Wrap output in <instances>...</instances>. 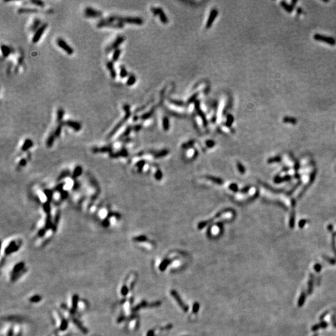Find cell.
Listing matches in <instances>:
<instances>
[{
  "mask_svg": "<svg viewBox=\"0 0 336 336\" xmlns=\"http://www.w3.org/2000/svg\"><path fill=\"white\" fill-rule=\"evenodd\" d=\"M123 109L125 113L124 117L120 120L119 122L117 123V125L114 127V128L113 129L112 131L110 132V133L108 135V137L110 138L113 136L117 132L118 130L123 126V125L126 122L127 120H128V118H130V116H131V110H130V105H128V104H125V105L123 106Z\"/></svg>",
  "mask_w": 336,
  "mask_h": 336,
  "instance_id": "cell-1",
  "label": "cell"
},
{
  "mask_svg": "<svg viewBox=\"0 0 336 336\" xmlns=\"http://www.w3.org/2000/svg\"><path fill=\"white\" fill-rule=\"evenodd\" d=\"M53 315L57 328L61 332L65 331L68 327L67 320L56 311H54Z\"/></svg>",
  "mask_w": 336,
  "mask_h": 336,
  "instance_id": "cell-2",
  "label": "cell"
},
{
  "mask_svg": "<svg viewBox=\"0 0 336 336\" xmlns=\"http://www.w3.org/2000/svg\"><path fill=\"white\" fill-rule=\"evenodd\" d=\"M24 270L25 269H24L23 263H18L16 264L12 269L11 274H10V280L12 282L16 281L24 275L23 273Z\"/></svg>",
  "mask_w": 336,
  "mask_h": 336,
  "instance_id": "cell-3",
  "label": "cell"
},
{
  "mask_svg": "<svg viewBox=\"0 0 336 336\" xmlns=\"http://www.w3.org/2000/svg\"><path fill=\"white\" fill-rule=\"evenodd\" d=\"M116 21L122 23H129L141 25L143 23V20L139 17H121L116 16Z\"/></svg>",
  "mask_w": 336,
  "mask_h": 336,
  "instance_id": "cell-4",
  "label": "cell"
},
{
  "mask_svg": "<svg viewBox=\"0 0 336 336\" xmlns=\"http://www.w3.org/2000/svg\"><path fill=\"white\" fill-rule=\"evenodd\" d=\"M125 41V36H121V35L118 36L117 37H116V39H115V41L113 42L110 45H109L107 48H106V50H105L106 53H109L112 51V50L117 49H118V47L122 44Z\"/></svg>",
  "mask_w": 336,
  "mask_h": 336,
  "instance_id": "cell-5",
  "label": "cell"
},
{
  "mask_svg": "<svg viewBox=\"0 0 336 336\" xmlns=\"http://www.w3.org/2000/svg\"><path fill=\"white\" fill-rule=\"evenodd\" d=\"M84 15L88 18H98L102 16V12L92 7H87L84 10Z\"/></svg>",
  "mask_w": 336,
  "mask_h": 336,
  "instance_id": "cell-6",
  "label": "cell"
},
{
  "mask_svg": "<svg viewBox=\"0 0 336 336\" xmlns=\"http://www.w3.org/2000/svg\"><path fill=\"white\" fill-rule=\"evenodd\" d=\"M57 44L59 48H61L64 52H65L68 55H72L74 53V50L70 46L67 44V42L62 38H58L57 39Z\"/></svg>",
  "mask_w": 336,
  "mask_h": 336,
  "instance_id": "cell-7",
  "label": "cell"
},
{
  "mask_svg": "<svg viewBox=\"0 0 336 336\" xmlns=\"http://www.w3.org/2000/svg\"><path fill=\"white\" fill-rule=\"evenodd\" d=\"M314 39L317 41L323 42L327 43V44L331 45V46H334L336 44V41L334 38L332 37H328L321 35L319 34H316L314 36Z\"/></svg>",
  "mask_w": 336,
  "mask_h": 336,
  "instance_id": "cell-8",
  "label": "cell"
},
{
  "mask_svg": "<svg viewBox=\"0 0 336 336\" xmlns=\"http://www.w3.org/2000/svg\"><path fill=\"white\" fill-rule=\"evenodd\" d=\"M47 27H48V24L47 23L42 24L41 26V27H40L36 31L35 33H34V35L33 36L32 39V41L33 43H37V42L39 41L40 39H41L42 37V36L43 33L44 32V31H46V29H47Z\"/></svg>",
  "mask_w": 336,
  "mask_h": 336,
  "instance_id": "cell-9",
  "label": "cell"
},
{
  "mask_svg": "<svg viewBox=\"0 0 336 336\" xmlns=\"http://www.w3.org/2000/svg\"><path fill=\"white\" fill-rule=\"evenodd\" d=\"M151 11H152L153 13L155 15H159L162 22H163V23L164 24L168 23V18H167L166 15H165L163 11V10H162L161 8H151Z\"/></svg>",
  "mask_w": 336,
  "mask_h": 336,
  "instance_id": "cell-10",
  "label": "cell"
},
{
  "mask_svg": "<svg viewBox=\"0 0 336 336\" xmlns=\"http://www.w3.org/2000/svg\"><path fill=\"white\" fill-rule=\"evenodd\" d=\"M97 27L98 28H102V27H112V28H118L121 29L124 27V23L120 22H110V23H105L102 24H97Z\"/></svg>",
  "mask_w": 336,
  "mask_h": 336,
  "instance_id": "cell-11",
  "label": "cell"
},
{
  "mask_svg": "<svg viewBox=\"0 0 336 336\" xmlns=\"http://www.w3.org/2000/svg\"><path fill=\"white\" fill-rule=\"evenodd\" d=\"M195 108H196V111L197 113V114L199 115L200 116V117L202 120V122L204 123V125L205 126H206L207 125V120L206 116H205L204 113L203 112L202 110L201 107H200V102L198 100H196L195 102Z\"/></svg>",
  "mask_w": 336,
  "mask_h": 336,
  "instance_id": "cell-12",
  "label": "cell"
},
{
  "mask_svg": "<svg viewBox=\"0 0 336 336\" xmlns=\"http://www.w3.org/2000/svg\"><path fill=\"white\" fill-rule=\"evenodd\" d=\"M217 15H218V11H217V9H212V11H210V15L206 23V28H210V27L212 26V24L214 21H215V18H217Z\"/></svg>",
  "mask_w": 336,
  "mask_h": 336,
  "instance_id": "cell-13",
  "label": "cell"
},
{
  "mask_svg": "<svg viewBox=\"0 0 336 336\" xmlns=\"http://www.w3.org/2000/svg\"><path fill=\"white\" fill-rule=\"evenodd\" d=\"M66 126H68L70 128L74 129L75 131H79L81 129V124L76 121H73V120H67L63 123Z\"/></svg>",
  "mask_w": 336,
  "mask_h": 336,
  "instance_id": "cell-14",
  "label": "cell"
},
{
  "mask_svg": "<svg viewBox=\"0 0 336 336\" xmlns=\"http://www.w3.org/2000/svg\"><path fill=\"white\" fill-rule=\"evenodd\" d=\"M107 67L108 70L110 74L111 77L112 79H115L116 77V72L115 70V69L114 67V64L112 60H110V61H108L107 63Z\"/></svg>",
  "mask_w": 336,
  "mask_h": 336,
  "instance_id": "cell-15",
  "label": "cell"
},
{
  "mask_svg": "<svg viewBox=\"0 0 336 336\" xmlns=\"http://www.w3.org/2000/svg\"><path fill=\"white\" fill-rule=\"evenodd\" d=\"M1 50L2 52L3 57H8L13 52V49L11 47L7 46V45H1Z\"/></svg>",
  "mask_w": 336,
  "mask_h": 336,
  "instance_id": "cell-16",
  "label": "cell"
},
{
  "mask_svg": "<svg viewBox=\"0 0 336 336\" xmlns=\"http://www.w3.org/2000/svg\"><path fill=\"white\" fill-rule=\"evenodd\" d=\"M41 20H39V18H35L33 21L32 24L30 26V30L31 31H36L38 29L41 27Z\"/></svg>",
  "mask_w": 336,
  "mask_h": 336,
  "instance_id": "cell-17",
  "label": "cell"
},
{
  "mask_svg": "<svg viewBox=\"0 0 336 336\" xmlns=\"http://www.w3.org/2000/svg\"><path fill=\"white\" fill-rule=\"evenodd\" d=\"M88 304L86 302V301L83 299H80L78 303L77 309V312H83L87 308Z\"/></svg>",
  "mask_w": 336,
  "mask_h": 336,
  "instance_id": "cell-18",
  "label": "cell"
},
{
  "mask_svg": "<svg viewBox=\"0 0 336 336\" xmlns=\"http://www.w3.org/2000/svg\"><path fill=\"white\" fill-rule=\"evenodd\" d=\"M38 10L36 8H21L18 10V13L19 14L22 13H37Z\"/></svg>",
  "mask_w": 336,
  "mask_h": 336,
  "instance_id": "cell-19",
  "label": "cell"
},
{
  "mask_svg": "<svg viewBox=\"0 0 336 336\" xmlns=\"http://www.w3.org/2000/svg\"><path fill=\"white\" fill-rule=\"evenodd\" d=\"M283 121L287 123H291L292 125L296 124L297 122V120L295 117H291V116H285L283 118Z\"/></svg>",
  "mask_w": 336,
  "mask_h": 336,
  "instance_id": "cell-20",
  "label": "cell"
},
{
  "mask_svg": "<svg viewBox=\"0 0 336 336\" xmlns=\"http://www.w3.org/2000/svg\"><path fill=\"white\" fill-rule=\"evenodd\" d=\"M280 4H281V6L283 7L284 9L286 10L288 13H291L292 10H293L294 9V8L291 6V5L288 4L286 1H281Z\"/></svg>",
  "mask_w": 336,
  "mask_h": 336,
  "instance_id": "cell-21",
  "label": "cell"
},
{
  "mask_svg": "<svg viewBox=\"0 0 336 336\" xmlns=\"http://www.w3.org/2000/svg\"><path fill=\"white\" fill-rule=\"evenodd\" d=\"M64 115V110L62 108H59L58 110L57 111V121L60 123L61 122L62 119H63Z\"/></svg>",
  "mask_w": 336,
  "mask_h": 336,
  "instance_id": "cell-22",
  "label": "cell"
},
{
  "mask_svg": "<svg viewBox=\"0 0 336 336\" xmlns=\"http://www.w3.org/2000/svg\"><path fill=\"white\" fill-rule=\"evenodd\" d=\"M121 50L120 49H117L115 50L113 53V55H112V61L113 62H116L118 61V59L120 56V54H121Z\"/></svg>",
  "mask_w": 336,
  "mask_h": 336,
  "instance_id": "cell-23",
  "label": "cell"
},
{
  "mask_svg": "<svg viewBox=\"0 0 336 336\" xmlns=\"http://www.w3.org/2000/svg\"><path fill=\"white\" fill-rule=\"evenodd\" d=\"M136 82V78L134 75H131L128 77V80L126 81V85L128 86H132Z\"/></svg>",
  "mask_w": 336,
  "mask_h": 336,
  "instance_id": "cell-24",
  "label": "cell"
},
{
  "mask_svg": "<svg viewBox=\"0 0 336 336\" xmlns=\"http://www.w3.org/2000/svg\"><path fill=\"white\" fill-rule=\"evenodd\" d=\"M128 76V72H127L126 68L125 66L121 65L120 67V77L121 79H124Z\"/></svg>",
  "mask_w": 336,
  "mask_h": 336,
  "instance_id": "cell-25",
  "label": "cell"
},
{
  "mask_svg": "<svg viewBox=\"0 0 336 336\" xmlns=\"http://www.w3.org/2000/svg\"><path fill=\"white\" fill-rule=\"evenodd\" d=\"M29 301L31 302H32V303H37V302H39V301H41V296L39 295H34L30 297Z\"/></svg>",
  "mask_w": 336,
  "mask_h": 336,
  "instance_id": "cell-26",
  "label": "cell"
},
{
  "mask_svg": "<svg viewBox=\"0 0 336 336\" xmlns=\"http://www.w3.org/2000/svg\"><path fill=\"white\" fill-rule=\"evenodd\" d=\"M163 125L164 129L166 131L168 130L169 127V121L168 118L166 117V116H165V117L163 118Z\"/></svg>",
  "mask_w": 336,
  "mask_h": 336,
  "instance_id": "cell-27",
  "label": "cell"
},
{
  "mask_svg": "<svg viewBox=\"0 0 336 336\" xmlns=\"http://www.w3.org/2000/svg\"><path fill=\"white\" fill-rule=\"evenodd\" d=\"M234 121V116H232V115L229 114L228 115L227 118V121H226V126L230 127L232 124L233 122Z\"/></svg>",
  "mask_w": 336,
  "mask_h": 336,
  "instance_id": "cell-28",
  "label": "cell"
},
{
  "mask_svg": "<svg viewBox=\"0 0 336 336\" xmlns=\"http://www.w3.org/2000/svg\"><path fill=\"white\" fill-rule=\"evenodd\" d=\"M153 111H154V108L151 109V110L148 111V112H146L144 114L142 115L141 116V117H140L141 119L144 120L148 119V118H149V117H151V115H152L153 113Z\"/></svg>",
  "mask_w": 336,
  "mask_h": 336,
  "instance_id": "cell-29",
  "label": "cell"
},
{
  "mask_svg": "<svg viewBox=\"0 0 336 336\" xmlns=\"http://www.w3.org/2000/svg\"><path fill=\"white\" fill-rule=\"evenodd\" d=\"M30 3L31 4L35 5V6L41 7V8H43L45 5L44 3L42 1H40V0H32L30 1Z\"/></svg>",
  "mask_w": 336,
  "mask_h": 336,
  "instance_id": "cell-30",
  "label": "cell"
},
{
  "mask_svg": "<svg viewBox=\"0 0 336 336\" xmlns=\"http://www.w3.org/2000/svg\"><path fill=\"white\" fill-rule=\"evenodd\" d=\"M171 103H172L173 104H174V105H177V106H179V107H183L185 105H184V102H182V101H179V100H173V99H171L169 100Z\"/></svg>",
  "mask_w": 336,
  "mask_h": 336,
  "instance_id": "cell-31",
  "label": "cell"
},
{
  "mask_svg": "<svg viewBox=\"0 0 336 336\" xmlns=\"http://www.w3.org/2000/svg\"><path fill=\"white\" fill-rule=\"evenodd\" d=\"M197 96H198V93H196L194 94L193 95H192V96L191 97V98L189 99V100H188V102H187L188 103H192V102H196V98H197Z\"/></svg>",
  "mask_w": 336,
  "mask_h": 336,
  "instance_id": "cell-32",
  "label": "cell"
},
{
  "mask_svg": "<svg viewBox=\"0 0 336 336\" xmlns=\"http://www.w3.org/2000/svg\"><path fill=\"white\" fill-rule=\"evenodd\" d=\"M207 178L209 179H210V181H214V182H215V183H217V184H222V181L220 180V179L215 178V177H210V176L207 177Z\"/></svg>",
  "mask_w": 336,
  "mask_h": 336,
  "instance_id": "cell-33",
  "label": "cell"
},
{
  "mask_svg": "<svg viewBox=\"0 0 336 336\" xmlns=\"http://www.w3.org/2000/svg\"><path fill=\"white\" fill-rule=\"evenodd\" d=\"M131 126L127 127V128L126 129V130H125V131L122 134V135H121V137H125V136H126L127 135H128L129 134H130V131H131Z\"/></svg>",
  "mask_w": 336,
  "mask_h": 336,
  "instance_id": "cell-34",
  "label": "cell"
},
{
  "mask_svg": "<svg viewBox=\"0 0 336 336\" xmlns=\"http://www.w3.org/2000/svg\"><path fill=\"white\" fill-rule=\"evenodd\" d=\"M61 129H62V126L61 125H59V126L57 128L56 130H55V136H59V135H60V132H61Z\"/></svg>",
  "mask_w": 336,
  "mask_h": 336,
  "instance_id": "cell-35",
  "label": "cell"
},
{
  "mask_svg": "<svg viewBox=\"0 0 336 336\" xmlns=\"http://www.w3.org/2000/svg\"><path fill=\"white\" fill-rule=\"evenodd\" d=\"M54 136L53 135H50V136L49 137L48 140V145H50V144H53V143L54 141Z\"/></svg>",
  "mask_w": 336,
  "mask_h": 336,
  "instance_id": "cell-36",
  "label": "cell"
},
{
  "mask_svg": "<svg viewBox=\"0 0 336 336\" xmlns=\"http://www.w3.org/2000/svg\"><path fill=\"white\" fill-rule=\"evenodd\" d=\"M230 188L231 189V190L234 191H237V186L235 184H232L230 186Z\"/></svg>",
  "mask_w": 336,
  "mask_h": 336,
  "instance_id": "cell-37",
  "label": "cell"
},
{
  "mask_svg": "<svg viewBox=\"0 0 336 336\" xmlns=\"http://www.w3.org/2000/svg\"><path fill=\"white\" fill-rule=\"evenodd\" d=\"M207 145L209 147H212V146H213L214 145V142L213 141H211V140L208 141L207 142Z\"/></svg>",
  "mask_w": 336,
  "mask_h": 336,
  "instance_id": "cell-38",
  "label": "cell"
},
{
  "mask_svg": "<svg viewBox=\"0 0 336 336\" xmlns=\"http://www.w3.org/2000/svg\"><path fill=\"white\" fill-rule=\"evenodd\" d=\"M23 59H24L23 56H21L20 57H19L18 60L19 65H21V64L22 63V62H23Z\"/></svg>",
  "mask_w": 336,
  "mask_h": 336,
  "instance_id": "cell-39",
  "label": "cell"
},
{
  "mask_svg": "<svg viewBox=\"0 0 336 336\" xmlns=\"http://www.w3.org/2000/svg\"><path fill=\"white\" fill-rule=\"evenodd\" d=\"M141 128V125H136L135 127H134V129H135V130H136V131H138V130H140Z\"/></svg>",
  "mask_w": 336,
  "mask_h": 336,
  "instance_id": "cell-40",
  "label": "cell"
},
{
  "mask_svg": "<svg viewBox=\"0 0 336 336\" xmlns=\"http://www.w3.org/2000/svg\"><path fill=\"white\" fill-rule=\"evenodd\" d=\"M238 169H239L240 171H241V172L245 171V170L243 169V166L241 165V164H238Z\"/></svg>",
  "mask_w": 336,
  "mask_h": 336,
  "instance_id": "cell-41",
  "label": "cell"
},
{
  "mask_svg": "<svg viewBox=\"0 0 336 336\" xmlns=\"http://www.w3.org/2000/svg\"><path fill=\"white\" fill-rule=\"evenodd\" d=\"M302 8H299H299H297V13H298L299 15H300V14H301V13H302Z\"/></svg>",
  "mask_w": 336,
  "mask_h": 336,
  "instance_id": "cell-42",
  "label": "cell"
},
{
  "mask_svg": "<svg viewBox=\"0 0 336 336\" xmlns=\"http://www.w3.org/2000/svg\"><path fill=\"white\" fill-rule=\"evenodd\" d=\"M296 3H297V1H295V0H294V1H291V6L293 7V8H295V5H296Z\"/></svg>",
  "mask_w": 336,
  "mask_h": 336,
  "instance_id": "cell-43",
  "label": "cell"
},
{
  "mask_svg": "<svg viewBox=\"0 0 336 336\" xmlns=\"http://www.w3.org/2000/svg\"><path fill=\"white\" fill-rule=\"evenodd\" d=\"M139 117L136 115H135V116L133 117V121H137Z\"/></svg>",
  "mask_w": 336,
  "mask_h": 336,
  "instance_id": "cell-44",
  "label": "cell"
}]
</instances>
